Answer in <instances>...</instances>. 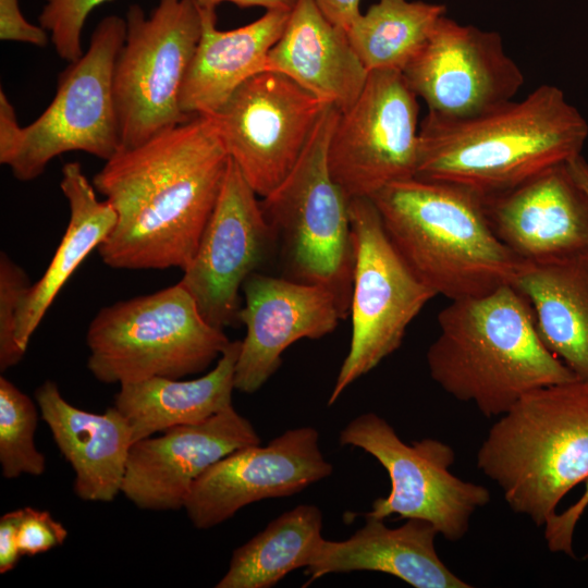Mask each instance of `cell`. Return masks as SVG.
<instances>
[{"instance_id": "cell-1", "label": "cell", "mask_w": 588, "mask_h": 588, "mask_svg": "<svg viewBox=\"0 0 588 588\" xmlns=\"http://www.w3.org/2000/svg\"><path fill=\"white\" fill-rule=\"evenodd\" d=\"M230 157L210 115L120 148L93 185L117 213L97 247L114 269L184 271L216 206Z\"/></svg>"}, {"instance_id": "cell-2", "label": "cell", "mask_w": 588, "mask_h": 588, "mask_svg": "<svg viewBox=\"0 0 588 588\" xmlns=\"http://www.w3.org/2000/svg\"><path fill=\"white\" fill-rule=\"evenodd\" d=\"M588 123L562 89L541 85L520 101L448 120L431 113L419 125L415 176L457 184L487 197L513 189L581 155Z\"/></svg>"}, {"instance_id": "cell-3", "label": "cell", "mask_w": 588, "mask_h": 588, "mask_svg": "<svg viewBox=\"0 0 588 588\" xmlns=\"http://www.w3.org/2000/svg\"><path fill=\"white\" fill-rule=\"evenodd\" d=\"M438 324L426 355L431 378L487 417L532 390L577 379L544 345L529 303L512 284L451 301Z\"/></svg>"}, {"instance_id": "cell-4", "label": "cell", "mask_w": 588, "mask_h": 588, "mask_svg": "<svg viewBox=\"0 0 588 588\" xmlns=\"http://www.w3.org/2000/svg\"><path fill=\"white\" fill-rule=\"evenodd\" d=\"M370 199L397 253L437 295L454 301L513 285L522 259L495 235L485 196L414 176Z\"/></svg>"}, {"instance_id": "cell-5", "label": "cell", "mask_w": 588, "mask_h": 588, "mask_svg": "<svg viewBox=\"0 0 588 588\" xmlns=\"http://www.w3.org/2000/svg\"><path fill=\"white\" fill-rule=\"evenodd\" d=\"M477 466L514 512L544 526L565 494L588 478V382L523 395L490 428Z\"/></svg>"}, {"instance_id": "cell-6", "label": "cell", "mask_w": 588, "mask_h": 588, "mask_svg": "<svg viewBox=\"0 0 588 588\" xmlns=\"http://www.w3.org/2000/svg\"><path fill=\"white\" fill-rule=\"evenodd\" d=\"M339 110L328 106L285 179L260 206L272 231L282 277L316 284L350 316L354 270L350 199L333 180L328 146Z\"/></svg>"}, {"instance_id": "cell-7", "label": "cell", "mask_w": 588, "mask_h": 588, "mask_svg": "<svg viewBox=\"0 0 588 588\" xmlns=\"http://www.w3.org/2000/svg\"><path fill=\"white\" fill-rule=\"evenodd\" d=\"M86 343L90 373L102 383L121 385L203 372L231 341L203 317L177 282L101 308L89 323Z\"/></svg>"}, {"instance_id": "cell-8", "label": "cell", "mask_w": 588, "mask_h": 588, "mask_svg": "<svg viewBox=\"0 0 588 588\" xmlns=\"http://www.w3.org/2000/svg\"><path fill=\"white\" fill-rule=\"evenodd\" d=\"M125 38V20L105 16L86 51L60 73L54 97L32 123L14 115L0 124V163L22 182L40 176L56 157L83 151L105 161L121 147L113 71Z\"/></svg>"}, {"instance_id": "cell-9", "label": "cell", "mask_w": 588, "mask_h": 588, "mask_svg": "<svg viewBox=\"0 0 588 588\" xmlns=\"http://www.w3.org/2000/svg\"><path fill=\"white\" fill-rule=\"evenodd\" d=\"M113 71L121 147H135L192 117L180 107L203 21L193 0H158L147 15L133 3Z\"/></svg>"}, {"instance_id": "cell-10", "label": "cell", "mask_w": 588, "mask_h": 588, "mask_svg": "<svg viewBox=\"0 0 588 588\" xmlns=\"http://www.w3.org/2000/svg\"><path fill=\"white\" fill-rule=\"evenodd\" d=\"M350 217L354 245L352 335L329 406L401 346L409 323L437 296L397 253L370 198L350 199Z\"/></svg>"}, {"instance_id": "cell-11", "label": "cell", "mask_w": 588, "mask_h": 588, "mask_svg": "<svg viewBox=\"0 0 588 588\" xmlns=\"http://www.w3.org/2000/svg\"><path fill=\"white\" fill-rule=\"evenodd\" d=\"M339 442L373 456L390 477V493L376 499L364 516L384 519L396 514L405 519H424L446 540L458 541L468 531L476 510L490 501L485 486L465 481L449 470L455 461L449 444L432 438L405 443L375 413L352 419L341 430Z\"/></svg>"}, {"instance_id": "cell-12", "label": "cell", "mask_w": 588, "mask_h": 588, "mask_svg": "<svg viewBox=\"0 0 588 588\" xmlns=\"http://www.w3.org/2000/svg\"><path fill=\"white\" fill-rule=\"evenodd\" d=\"M418 117V97L402 72H369L354 103L339 111L327 152L330 173L348 199L371 198L415 176Z\"/></svg>"}, {"instance_id": "cell-13", "label": "cell", "mask_w": 588, "mask_h": 588, "mask_svg": "<svg viewBox=\"0 0 588 588\" xmlns=\"http://www.w3.org/2000/svg\"><path fill=\"white\" fill-rule=\"evenodd\" d=\"M328 106L287 76L264 71L210 117L230 159L261 198L294 168Z\"/></svg>"}, {"instance_id": "cell-14", "label": "cell", "mask_w": 588, "mask_h": 588, "mask_svg": "<svg viewBox=\"0 0 588 588\" xmlns=\"http://www.w3.org/2000/svg\"><path fill=\"white\" fill-rule=\"evenodd\" d=\"M277 256L258 195L230 159L216 206L179 281L203 317L224 329L240 324L244 281Z\"/></svg>"}, {"instance_id": "cell-15", "label": "cell", "mask_w": 588, "mask_h": 588, "mask_svg": "<svg viewBox=\"0 0 588 588\" xmlns=\"http://www.w3.org/2000/svg\"><path fill=\"white\" fill-rule=\"evenodd\" d=\"M402 73L428 113L448 120L497 109L513 100L525 82L499 33L446 15Z\"/></svg>"}, {"instance_id": "cell-16", "label": "cell", "mask_w": 588, "mask_h": 588, "mask_svg": "<svg viewBox=\"0 0 588 588\" xmlns=\"http://www.w3.org/2000/svg\"><path fill=\"white\" fill-rule=\"evenodd\" d=\"M331 473L318 431L289 429L265 446L240 448L208 467L193 483L183 509L196 528L209 529L248 504L293 495Z\"/></svg>"}, {"instance_id": "cell-17", "label": "cell", "mask_w": 588, "mask_h": 588, "mask_svg": "<svg viewBox=\"0 0 588 588\" xmlns=\"http://www.w3.org/2000/svg\"><path fill=\"white\" fill-rule=\"evenodd\" d=\"M238 321L246 328L235 365V390L257 392L279 369L283 352L302 339L317 340L333 332L343 319L327 289L252 273L243 283Z\"/></svg>"}, {"instance_id": "cell-18", "label": "cell", "mask_w": 588, "mask_h": 588, "mask_svg": "<svg viewBox=\"0 0 588 588\" xmlns=\"http://www.w3.org/2000/svg\"><path fill=\"white\" fill-rule=\"evenodd\" d=\"M259 443L252 422L231 405L204 421L134 442L121 493L143 510L183 509L193 483L208 467L240 448Z\"/></svg>"}, {"instance_id": "cell-19", "label": "cell", "mask_w": 588, "mask_h": 588, "mask_svg": "<svg viewBox=\"0 0 588 588\" xmlns=\"http://www.w3.org/2000/svg\"><path fill=\"white\" fill-rule=\"evenodd\" d=\"M485 208L495 235L522 260L588 250V194L567 163L485 197Z\"/></svg>"}, {"instance_id": "cell-20", "label": "cell", "mask_w": 588, "mask_h": 588, "mask_svg": "<svg viewBox=\"0 0 588 588\" xmlns=\"http://www.w3.org/2000/svg\"><path fill=\"white\" fill-rule=\"evenodd\" d=\"M365 525L345 540L323 538L313 562L305 567L307 584L333 573L372 571L395 576L415 588H470L441 561L436 527L408 518L396 528L383 519L364 516Z\"/></svg>"}, {"instance_id": "cell-21", "label": "cell", "mask_w": 588, "mask_h": 588, "mask_svg": "<svg viewBox=\"0 0 588 588\" xmlns=\"http://www.w3.org/2000/svg\"><path fill=\"white\" fill-rule=\"evenodd\" d=\"M35 400L56 445L74 470L75 494L84 501H112L122 491L133 444L124 417L114 406L102 414L73 406L51 380L37 388Z\"/></svg>"}, {"instance_id": "cell-22", "label": "cell", "mask_w": 588, "mask_h": 588, "mask_svg": "<svg viewBox=\"0 0 588 588\" xmlns=\"http://www.w3.org/2000/svg\"><path fill=\"white\" fill-rule=\"evenodd\" d=\"M266 71L281 73L340 112L360 95L369 72L344 29L315 0H296L267 57Z\"/></svg>"}, {"instance_id": "cell-23", "label": "cell", "mask_w": 588, "mask_h": 588, "mask_svg": "<svg viewBox=\"0 0 588 588\" xmlns=\"http://www.w3.org/2000/svg\"><path fill=\"white\" fill-rule=\"evenodd\" d=\"M200 9V8H199ZM203 28L183 82L180 107L189 115H212L253 76L266 71L291 11L267 10L244 26L220 30L212 9H200Z\"/></svg>"}, {"instance_id": "cell-24", "label": "cell", "mask_w": 588, "mask_h": 588, "mask_svg": "<svg viewBox=\"0 0 588 588\" xmlns=\"http://www.w3.org/2000/svg\"><path fill=\"white\" fill-rule=\"evenodd\" d=\"M513 286L529 303L548 350L588 382V250L522 260Z\"/></svg>"}, {"instance_id": "cell-25", "label": "cell", "mask_w": 588, "mask_h": 588, "mask_svg": "<svg viewBox=\"0 0 588 588\" xmlns=\"http://www.w3.org/2000/svg\"><path fill=\"white\" fill-rule=\"evenodd\" d=\"M241 341H231L213 369L192 380L154 377L120 385L113 406L133 443L169 428L197 424L232 405Z\"/></svg>"}, {"instance_id": "cell-26", "label": "cell", "mask_w": 588, "mask_h": 588, "mask_svg": "<svg viewBox=\"0 0 588 588\" xmlns=\"http://www.w3.org/2000/svg\"><path fill=\"white\" fill-rule=\"evenodd\" d=\"M60 188L69 203L70 219L46 271L30 284L21 301L15 342L24 353L63 285L87 255L111 233L117 222L113 207L108 200L98 199L93 182L79 162L63 166Z\"/></svg>"}, {"instance_id": "cell-27", "label": "cell", "mask_w": 588, "mask_h": 588, "mask_svg": "<svg viewBox=\"0 0 588 588\" xmlns=\"http://www.w3.org/2000/svg\"><path fill=\"white\" fill-rule=\"evenodd\" d=\"M322 513L299 504L271 520L236 548L217 588H270L294 569L307 567L323 540Z\"/></svg>"}, {"instance_id": "cell-28", "label": "cell", "mask_w": 588, "mask_h": 588, "mask_svg": "<svg viewBox=\"0 0 588 588\" xmlns=\"http://www.w3.org/2000/svg\"><path fill=\"white\" fill-rule=\"evenodd\" d=\"M445 13L440 3L378 0L360 13L346 34L368 72H403Z\"/></svg>"}, {"instance_id": "cell-29", "label": "cell", "mask_w": 588, "mask_h": 588, "mask_svg": "<svg viewBox=\"0 0 588 588\" xmlns=\"http://www.w3.org/2000/svg\"><path fill=\"white\" fill-rule=\"evenodd\" d=\"M38 409L34 401L5 377H0V465L2 476H39L45 456L36 449L34 434Z\"/></svg>"}, {"instance_id": "cell-30", "label": "cell", "mask_w": 588, "mask_h": 588, "mask_svg": "<svg viewBox=\"0 0 588 588\" xmlns=\"http://www.w3.org/2000/svg\"><path fill=\"white\" fill-rule=\"evenodd\" d=\"M111 0H46L38 16L58 56L73 62L84 53L82 33L88 15Z\"/></svg>"}, {"instance_id": "cell-31", "label": "cell", "mask_w": 588, "mask_h": 588, "mask_svg": "<svg viewBox=\"0 0 588 588\" xmlns=\"http://www.w3.org/2000/svg\"><path fill=\"white\" fill-rule=\"evenodd\" d=\"M30 286L22 267L0 254V370L17 365L23 356L15 342V323L22 298Z\"/></svg>"}, {"instance_id": "cell-32", "label": "cell", "mask_w": 588, "mask_h": 588, "mask_svg": "<svg viewBox=\"0 0 588 588\" xmlns=\"http://www.w3.org/2000/svg\"><path fill=\"white\" fill-rule=\"evenodd\" d=\"M66 537V528L48 511L24 507L19 530V548L22 556L47 552L61 546Z\"/></svg>"}, {"instance_id": "cell-33", "label": "cell", "mask_w": 588, "mask_h": 588, "mask_svg": "<svg viewBox=\"0 0 588 588\" xmlns=\"http://www.w3.org/2000/svg\"><path fill=\"white\" fill-rule=\"evenodd\" d=\"M588 506V478L585 480V491L581 497L564 510L555 513L544 524V538L552 552H562L574 556L573 536L580 516Z\"/></svg>"}, {"instance_id": "cell-34", "label": "cell", "mask_w": 588, "mask_h": 588, "mask_svg": "<svg viewBox=\"0 0 588 588\" xmlns=\"http://www.w3.org/2000/svg\"><path fill=\"white\" fill-rule=\"evenodd\" d=\"M0 38L44 48L50 41L48 32L28 22L20 10L19 0H0Z\"/></svg>"}, {"instance_id": "cell-35", "label": "cell", "mask_w": 588, "mask_h": 588, "mask_svg": "<svg viewBox=\"0 0 588 588\" xmlns=\"http://www.w3.org/2000/svg\"><path fill=\"white\" fill-rule=\"evenodd\" d=\"M24 507L3 514L0 518V573L12 571L22 556L19 548V530Z\"/></svg>"}, {"instance_id": "cell-36", "label": "cell", "mask_w": 588, "mask_h": 588, "mask_svg": "<svg viewBox=\"0 0 588 588\" xmlns=\"http://www.w3.org/2000/svg\"><path fill=\"white\" fill-rule=\"evenodd\" d=\"M362 0H315L321 12L345 32L360 15Z\"/></svg>"}, {"instance_id": "cell-37", "label": "cell", "mask_w": 588, "mask_h": 588, "mask_svg": "<svg viewBox=\"0 0 588 588\" xmlns=\"http://www.w3.org/2000/svg\"><path fill=\"white\" fill-rule=\"evenodd\" d=\"M200 9H212L223 2H231L240 8L260 7L267 10L291 11L296 0H193Z\"/></svg>"}, {"instance_id": "cell-38", "label": "cell", "mask_w": 588, "mask_h": 588, "mask_svg": "<svg viewBox=\"0 0 588 588\" xmlns=\"http://www.w3.org/2000/svg\"><path fill=\"white\" fill-rule=\"evenodd\" d=\"M567 167L576 182L588 194V162L583 157V155H579L578 157L572 159L567 163Z\"/></svg>"}]
</instances>
